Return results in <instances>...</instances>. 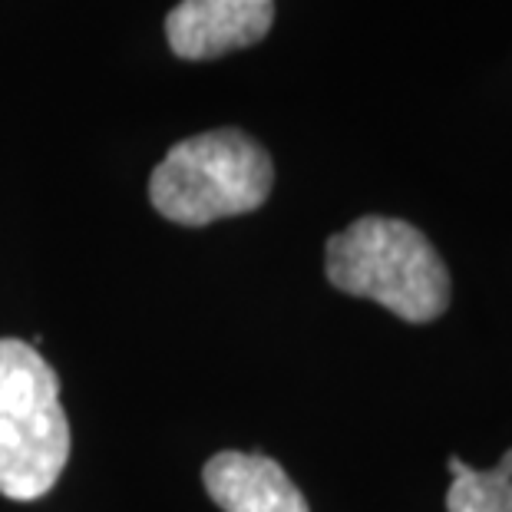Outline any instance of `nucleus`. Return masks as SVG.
Returning <instances> with one entry per match:
<instances>
[{
    "label": "nucleus",
    "mask_w": 512,
    "mask_h": 512,
    "mask_svg": "<svg viewBox=\"0 0 512 512\" xmlns=\"http://www.w3.org/2000/svg\"><path fill=\"white\" fill-rule=\"evenodd\" d=\"M324 265L337 291L377 301L400 321L427 324L450 308V271L430 238L403 219H357L331 235Z\"/></svg>",
    "instance_id": "f257e3e1"
},
{
    "label": "nucleus",
    "mask_w": 512,
    "mask_h": 512,
    "mask_svg": "<svg viewBox=\"0 0 512 512\" xmlns=\"http://www.w3.org/2000/svg\"><path fill=\"white\" fill-rule=\"evenodd\" d=\"M271 156L242 129H212L176 143L152 169L149 202L176 225H209L268 202Z\"/></svg>",
    "instance_id": "f03ea898"
},
{
    "label": "nucleus",
    "mask_w": 512,
    "mask_h": 512,
    "mask_svg": "<svg viewBox=\"0 0 512 512\" xmlns=\"http://www.w3.org/2000/svg\"><path fill=\"white\" fill-rule=\"evenodd\" d=\"M70 460V423L53 367L17 337H0V493L47 496Z\"/></svg>",
    "instance_id": "7ed1b4c3"
},
{
    "label": "nucleus",
    "mask_w": 512,
    "mask_h": 512,
    "mask_svg": "<svg viewBox=\"0 0 512 512\" xmlns=\"http://www.w3.org/2000/svg\"><path fill=\"white\" fill-rule=\"evenodd\" d=\"M275 0H182L169 10L166 37L182 60H215L265 40Z\"/></svg>",
    "instance_id": "20e7f679"
},
{
    "label": "nucleus",
    "mask_w": 512,
    "mask_h": 512,
    "mask_svg": "<svg viewBox=\"0 0 512 512\" xmlns=\"http://www.w3.org/2000/svg\"><path fill=\"white\" fill-rule=\"evenodd\" d=\"M202 483L222 512H311L291 476L261 453H215L205 463Z\"/></svg>",
    "instance_id": "39448f33"
},
{
    "label": "nucleus",
    "mask_w": 512,
    "mask_h": 512,
    "mask_svg": "<svg viewBox=\"0 0 512 512\" xmlns=\"http://www.w3.org/2000/svg\"><path fill=\"white\" fill-rule=\"evenodd\" d=\"M453 486L446 493L450 512H512V450L493 470H473L460 456H450Z\"/></svg>",
    "instance_id": "423d86ee"
}]
</instances>
